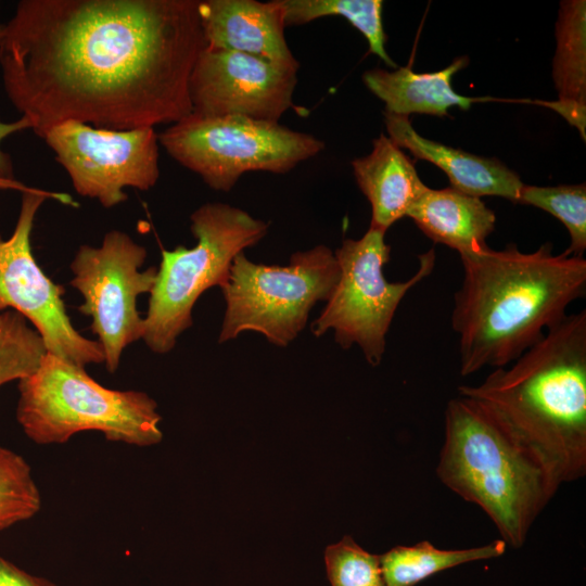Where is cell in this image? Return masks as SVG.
<instances>
[{"mask_svg": "<svg viewBox=\"0 0 586 586\" xmlns=\"http://www.w3.org/2000/svg\"><path fill=\"white\" fill-rule=\"evenodd\" d=\"M198 0H22L3 25L5 93L43 138L67 120L128 130L192 113Z\"/></svg>", "mask_w": 586, "mask_h": 586, "instance_id": "obj_1", "label": "cell"}, {"mask_svg": "<svg viewBox=\"0 0 586 586\" xmlns=\"http://www.w3.org/2000/svg\"><path fill=\"white\" fill-rule=\"evenodd\" d=\"M463 279L454 296L459 372L502 368L561 322L586 293V260L550 243L533 252L515 244L461 255Z\"/></svg>", "mask_w": 586, "mask_h": 586, "instance_id": "obj_2", "label": "cell"}, {"mask_svg": "<svg viewBox=\"0 0 586 586\" xmlns=\"http://www.w3.org/2000/svg\"><path fill=\"white\" fill-rule=\"evenodd\" d=\"M511 367L479 385H461L512 435L532 448L561 483L586 473V310L568 314Z\"/></svg>", "mask_w": 586, "mask_h": 586, "instance_id": "obj_3", "label": "cell"}, {"mask_svg": "<svg viewBox=\"0 0 586 586\" xmlns=\"http://www.w3.org/2000/svg\"><path fill=\"white\" fill-rule=\"evenodd\" d=\"M436 474L479 506L507 546L520 548L562 484L555 471L471 398L445 409V436Z\"/></svg>", "mask_w": 586, "mask_h": 586, "instance_id": "obj_4", "label": "cell"}, {"mask_svg": "<svg viewBox=\"0 0 586 586\" xmlns=\"http://www.w3.org/2000/svg\"><path fill=\"white\" fill-rule=\"evenodd\" d=\"M18 392L16 418L36 444L66 443L84 431L139 447L163 437L157 405L148 394L107 388L85 367L49 352L33 373L18 381Z\"/></svg>", "mask_w": 586, "mask_h": 586, "instance_id": "obj_5", "label": "cell"}, {"mask_svg": "<svg viewBox=\"0 0 586 586\" xmlns=\"http://www.w3.org/2000/svg\"><path fill=\"white\" fill-rule=\"evenodd\" d=\"M196 244L162 250L150 292L142 340L156 354L169 353L192 326V308L212 286H222L233 258L257 244L269 224L227 203H205L190 216Z\"/></svg>", "mask_w": 586, "mask_h": 586, "instance_id": "obj_6", "label": "cell"}, {"mask_svg": "<svg viewBox=\"0 0 586 586\" xmlns=\"http://www.w3.org/2000/svg\"><path fill=\"white\" fill-rule=\"evenodd\" d=\"M339 278L334 252L326 245L294 253L288 266L255 264L244 252L238 254L220 286L226 311L218 342L255 331L276 346H288L315 304L329 300Z\"/></svg>", "mask_w": 586, "mask_h": 586, "instance_id": "obj_7", "label": "cell"}, {"mask_svg": "<svg viewBox=\"0 0 586 586\" xmlns=\"http://www.w3.org/2000/svg\"><path fill=\"white\" fill-rule=\"evenodd\" d=\"M158 142L211 189L225 192L245 173L286 174L324 149L317 137L279 122L193 113L162 131Z\"/></svg>", "mask_w": 586, "mask_h": 586, "instance_id": "obj_8", "label": "cell"}, {"mask_svg": "<svg viewBox=\"0 0 586 586\" xmlns=\"http://www.w3.org/2000/svg\"><path fill=\"white\" fill-rule=\"evenodd\" d=\"M384 235L385 232L369 227L360 239L343 240L334 251L339 281L311 324L315 336L333 330L342 348L359 346L371 366L382 361L386 334L402 300L433 271L436 260L435 250L431 249L419 255V268L411 278L390 282L383 272L391 253Z\"/></svg>", "mask_w": 586, "mask_h": 586, "instance_id": "obj_9", "label": "cell"}, {"mask_svg": "<svg viewBox=\"0 0 586 586\" xmlns=\"http://www.w3.org/2000/svg\"><path fill=\"white\" fill-rule=\"evenodd\" d=\"M145 258L144 246L111 230L100 246L81 245L71 263L69 283L84 298L78 310L92 319L90 329L110 372L118 369L123 351L143 335L137 300L152 291L157 276L156 267L140 270Z\"/></svg>", "mask_w": 586, "mask_h": 586, "instance_id": "obj_10", "label": "cell"}, {"mask_svg": "<svg viewBox=\"0 0 586 586\" xmlns=\"http://www.w3.org/2000/svg\"><path fill=\"white\" fill-rule=\"evenodd\" d=\"M48 199L75 206L69 194L31 187L22 192L13 233L0 235V307L13 309L30 321L47 352L85 367L104 362L100 344L81 335L71 322L63 302L64 289L37 264L30 237L37 212Z\"/></svg>", "mask_w": 586, "mask_h": 586, "instance_id": "obj_11", "label": "cell"}, {"mask_svg": "<svg viewBox=\"0 0 586 586\" xmlns=\"http://www.w3.org/2000/svg\"><path fill=\"white\" fill-rule=\"evenodd\" d=\"M42 139L76 192L106 208L127 200L124 188L145 191L160 178L158 135L152 127L114 130L67 120Z\"/></svg>", "mask_w": 586, "mask_h": 586, "instance_id": "obj_12", "label": "cell"}, {"mask_svg": "<svg viewBox=\"0 0 586 586\" xmlns=\"http://www.w3.org/2000/svg\"><path fill=\"white\" fill-rule=\"evenodd\" d=\"M297 73L260 58L205 48L189 82L192 113L279 122L293 105Z\"/></svg>", "mask_w": 586, "mask_h": 586, "instance_id": "obj_13", "label": "cell"}, {"mask_svg": "<svg viewBox=\"0 0 586 586\" xmlns=\"http://www.w3.org/2000/svg\"><path fill=\"white\" fill-rule=\"evenodd\" d=\"M198 12L206 48L254 55L297 73L277 0H198Z\"/></svg>", "mask_w": 586, "mask_h": 586, "instance_id": "obj_14", "label": "cell"}, {"mask_svg": "<svg viewBox=\"0 0 586 586\" xmlns=\"http://www.w3.org/2000/svg\"><path fill=\"white\" fill-rule=\"evenodd\" d=\"M388 138L407 149L417 158L440 167L451 188L472 195L500 196L518 203L523 182L520 177L495 158L477 156L421 137L408 117L384 112Z\"/></svg>", "mask_w": 586, "mask_h": 586, "instance_id": "obj_15", "label": "cell"}, {"mask_svg": "<svg viewBox=\"0 0 586 586\" xmlns=\"http://www.w3.org/2000/svg\"><path fill=\"white\" fill-rule=\"evenodd\" d=\"M352 167L371 206L370 228L382 232L407 216L428 188L411 160L384 133L373 140L368 155L352 161Z\"/></svg>", "mask_w": 586, "mask_h": 586, "instance_id": "obj_16", "label": "cell"}, {"mask_svg": "<svg viewBox=\"0 0 586 586\" xmlns=\"http://www.w3.org/2000/svg\"><path fill=\"white\" fill-rule=\"evenodd\" d=\"M407 216L428 238L460 256L489 249L486 239L496 224L495 213L481 199L451 187L441 190L428 187Z\"/></svg>", "mask_w": 586, "mask_h": 586, "instance_id": "obj_17", "label": "cell"}, {"mask_svg": "<svg viewBox=\"0 0 586 586\" xmlns=\"http://www.w3.org/2000/svg\"><path fill=\"white\" fill-rule=\"evenodd\" d=\"M467 64L468 58L463 56L433 73H415L407 66L395 71L373 68L362 74V80L384 102L386 113L404 117L412 113L446 116L450 106L468 110L480 100L458 94L451 87L453 76Z\"/></svg>", "mask_w": 586, "mask_h": 586, "instance_id": "obj_18", "label": "cell"}, {"mask_svg": "<svg viewBox=\"0 0 586 586\" xmlns=\"http://www.w3.org/2000/svg\"><path fill=\"white\" fill-rule=\"evenodd\" d=\"M552 76L558 101L543 103L586 135V2L562 1L556 23Z\"/></svg>", "mask_w": 586, "mask_h": 586, "instance_id": "obj_19", "label": "cell"}, {"mask_svg": "<svg viewBox=\"0 0 586 586\" xmlns=\"http://www.w3.org/2000/svg\"><path fill=\"white\" fill-rule=\"evenodd\" d=\"M507 545L502 539L468 549H438L428 540L396 546L380 556L386 586H413L443 570L462 563L499 557Z\"/></svg>", "mask_w": 586, "mask_h": 586, "instance_id": "obj_20", "label": "cell"}, {"mask_svg": "<svg viewBox=\"0 0 586 586\" xmlns=\"http://www.w3.org/2000/svg\"><path fill=\"white\" fill-rule=\"evenodd\" d=\"M286 26L304 25L324 16H342L367 39L369 50L396 67L385 50L381 0H277Z\"/></svg>", "mask_w": 586, "mask_h": 586, "instance_id": "obj_21", "label": "cell"}, {"mask_svg": "<svg viewBox=\"0 0 586 586\" xmlns=\"http://www.w3.org/2000/svg\"><path fill=\"white\" fill-rule=\"evenodd\" d=\"M47 353L40 334L13 309L0 313V386L33 373Z\"/></svg>", "mask_w": 586, "mask_h": 586, "instance_id": "obj_22", "label": "cell"}, {"mask_svg": "<svg viewBox=\"0 0 586 586\" xmlns=\"http://www.w3.org/2000/svg\"><path fill=\"white\" fill-rule=\"evenodd\" d=\"M518 203L532 205L558 218L570 234L572 255L583 257L586 251L585 184L536 187L523 184Z\"/></svg>", "mask_w": 586, "mask_h": 586, "instance_id": "obj_23", "label": "cell"}, {"mask_svg": "<svg viewBox=\"0 0 586 586\" xmlns=\"http://www.w3.org/2000/svg\"><path fill=\"white\" fill-rule=\"evenodd\" d=\"M41 495L31 468L17 453L0 446V531L31 519Z\"/></svg>", "mask_w": 586, "mask_h": 586, "instance_id": "obj_24", "label": "cell"}, {"mask_svg": "<svg viewBox=\"0 0 586 586\" xmlns=\"http://www.w3.org/2000/svg\"><path fill=\"white\" fill-rule=\"evenodd\" d=\"M324 560L332 586H386L380 556L366 551L351 536L327 547Z\"/></svg>", "mask_w": 586, "mask_h": 586, "instance_id": "obj_25", "label": "cell"}, {"mask_svg": "<svg viewBox=\"0 0 586 586\" xmlns=\"http://www.w3.org/2000/svg\"><path fill=\"white\" fill-rule=\"evenodd\" d=\"M27 128H29V125L23 117L13 123H0V144L7 137ZM0 187L1 189H13L21 192L27 191L31 188L14 179L12 161L10 156L1 150V146Z\"/></svg>", "mask_w": 586, "mask_h": 586, "instance_id": "obj_26", "label": "cell"}, {"mask_svg": "<svg viewBox=\"0 0 586 586\" xmlns=\"http://www.w3.org/2000/svg\"><path fill=\"white\" fill-rule=\"evenodd\" d=\"M0 586H56V584L23 571L0 556Z\"/></svg>", "mask_w": 586, "mask_h": 586, "instance_id": "obj_27", "label": "cell"}, {"mask_svg": "<svg viewBox=\"0 0 586 586\" xmlns=\"http://www.w3.org/2000/svg\"><path fill=\"white\" fill-rule=\"evenodd\" d=\"M2 33H3V25L0 24V39L2 37Z\"/></svg>", "mask_w": 586, "mask_h": 586, "instance_id": "obj_28", "label": "cell"}, {"mask_svg": "<svg viewBox=\"0 0 586 586\" xmlns=\"http://www.w3.org/2000/svg\"><path fill=\"white\" fill-rule=\"evenodd\" d=\"M3 310H4V309H2V308L0 307V313L3 311Z\"/></svg>", "mask_w": 586, "mask_h": 586, "instance_id": "obj_29", "label": "cell"}, {"mask_svg": "<svg viewBox=\"0 0 586 586\" xmlns=\"http://www.w3.org/2000/svg\"><path fill=\"white\" fill-rule=\"evenodd\" d=\"M0 189H1V187H0Z\"/></svg>", "mask_w": 586, "mask_h": 586, "instance_id": "obj_30", "label": "cell"}]
</instances>
